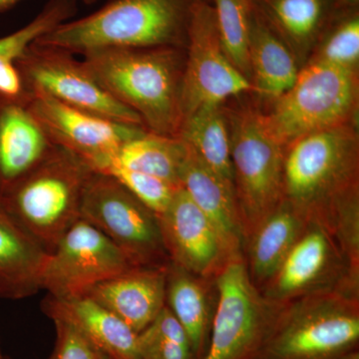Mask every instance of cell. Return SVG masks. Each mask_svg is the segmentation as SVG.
<instances>
[{
	"instance_id": "1",
	"label": "cell",
	"mask_w": 359,
	"mask_h": 359,
	"mask_svg": "<svg viewBox=\"0 0 359 359\" xmlns=\"http://www.w3.org/2000/svg\"><path fill=\"white\" fill-rule=\"evenodd\" d=\"M285 200L306 219L330 229L339 210L359 197L358 125L304 135L285 147Z\"/></svg>"
},
{
	"instance_id": "2",
	"label": "cell",
	"mask_w": 359,
	"mask_h": 359,
	"mask_svg": "<svg viewBox=\"0 0 359 359\" xmlns=\"http://www.w3.org/2000/svg\"><path fill=\"white\" fill-rule=\"evenodd\" d=\"M81 63L151 133L178 137L184 65L176 47L106 49L85 54Z\"/></svg>"
},
{
	"instance_id": "3",
	"label": "cell",
	"mask_w": 359,
	"mask_h": 359,
	"mask_svg": "<svg viewBox=\"0 0 359 359\" xmlns=\"http://www.w3.org/2000/svg\"><path fill=\"white\" fill-rule=\"evenodd\" d=\"M194 0H113L95 13L65 21L34 44L67 53L176 47L187 37Z\"/></svg>"
},
{
	"instance_id": "4",
	"label": "cell",
	"mask_w": 359,
	"mask_h": 359,
	"mask_svg": "<svg viewBox=\"0 0 359 359\" xmlns=\"http://www.w3.org/2000/svg\"><path fill=\"white\" fill-rule=\"evenodd\" d=\"M250 359H359V297L318 292L278 304Z\"/></svg>"
},
{
	"instance_id": "5",
	"label": "cell",
	"mask_w": 359,
	"mask_h": 359,
	"mask_svg": "<svg viewBox=\"0 0 359 359\" xmlns=\"http://www.w3.org/2000/svg\"><path fill=\"white\" fill-rule=\"evenodd\" d=\"M92 170L61 149L0 195L6 209L47 252L80 219L84 185Z\"/></svg>"
},
{
	"instance_id": "6",
	"label": "cell",
	"mask_w": 359,
	"mask_h": 359,
	"mask_svg": "<svg viewBox=\"0 0 359 359\" xmlns=\"http://www.w3.org/2000/svg\"><path fill=\"white\" fill-rule=\"evenodd\" d=\"M358 71L308 62L292 86L262 114L269 131L287 147L304 135L358 125Z\"/></svg>"
},
{
	"instance_id": "7",
	"label": "cell",
	"mask_w": 359,
	"mask_h": 359,
	"mask_svg": "<svg viewBox=\"0 0 359 359\" xmlns=\"http://www.w3.org/2000/svg\"><path fill=\"white\" fill-rule=\"evenodd\" d=\"M228 119L233 191L247 243L285 200V147L266 128L259 111L245 108Z\"/></svg>"
},
{
	"instance_id": "8",
	"label": "cell",
	"mask_w": 359,
	"mask_h": 359,
	"mask_svg": "<svg viewBox=\"0 0 359 359\" xmlns=\"http://www.w3.org/2000/svg\"><path fill=\"white\" fill-rule=\"evenodd\" d=\"M80 218L114 243L134 266H169L157 215L109 175H89Z\"/></svg>"
},
{
	"instance_id": "9",
	"label": "cell",
	"mask_w": 359,
	"mask_h": 359,
	"mask_svg": "<svg viewBox=\"0 0 359 359\" xmlns=\"http://www.w3.org/2000/svg\"><path fill=\"white\" fill-rule=\"evenodd\" d=\"M215 283L218 297L203 359H250L263 342L278 306L250 280L244 255L231 257Z\"/></svg>"
},
{
	"instance_id": "10",
	"label": "cell",
	"mask_w": 359,
	"mask_h": 359,
	"mask_svg": "<svg viewBox=\"0 0 359 359\" xmlns=\"http://www.w3.org/2000/svg\"><path fill=\"white\" fill-rule=\"evenodd\" d=\"M187 39L181 86L183 119L203 108L219 107L233 97L254 92L250 80L224 53L212 4L194 0Z\"/></svg>"
},
{
	"instance_id": "11",
	"label": "cell",
	"mask_w": 359,
	"mask_h": 359,
	"mask_svg": "<svg viewBox=\"0 0 359 359\" xmlns=\"http://www.w3.org/2000/svg\"><path fill=\"white\" fill-rule=\"evenodd\" d=\"M359 297V271L323 226L308 223L276 275L261 290L269 302L283 304L318 292Z\"/></svg>"
},
{
	"instance_id": "12",
	"label": "cell",
	"mask_w": 359,
	"mask_h": 359,
	"mask_svg": "<svg viewBox=\"0 0 359 359\" xmlns=\"http://www.w3.org/2000/svg\"><path fill=\"white\" fill-rule=\"evenodd\" d=\"M132 266L114 243L80 218L47 255L40 287L58 299L77 297Z\"/></svg>"
},
{
	"instance_id": "13",
	"label": "cell",
	"mask_w": 359,
	"mask_h": 359,
	"mask_svg": "<svg viewBox=\"0 0 359 359\" xmlns=\"http://www.w3.org/2000/svg\"><path fill=\"white\" fill-rule=\"evenodd\" d=\"M29 112L47 137L98 173L104 171L126 142L147 132L144 127L112 121L71 107L40 92H34Z\"/></svg>"
},
{
	"instance_id": "14",
	"label": "cell",
	"mask_w": 359,
	"mask_h": 359,
	"mask_svg": "<svg viewBox=\"0 0 359 359\" xmlns=\"http://www.w3.org/2000/svg\"><path fill=\"white\" fill-rule=\"evenodd\" d=\"M18 62L34 92L112 121L144 127L136 113L113 98L66 52L33 44Z\"/></svg>"
},
{
	"instance_id": "15",
	"label": "cell",
	"mask_w": 359,
	"mask_h": 359,
	"mask_svg": "<svg viewBox=\"0 0 359 359\" xmlns=\"http://www.w3.org/2000/svg\"><path fill=\"white\" fill-rule=\"evenodd\" d=\"M157 217L170 263L175 266L194 275L215 278L235 257L214 224L182 187L166 211Z\"/></svg>"
},
{
	"instance_id": "16",
	"label": "cell",
	"mask_w": 359,
	"mask_h": 359,
	"mask_svg": "<svg viewBox=\"0 0 359 359\" xmlns=\"http://www.w3.org/2000/svg\"><path fill=\"white\" fill-rule=\"evenodd\" d=\"M168 266H132L84 294L109 309L139 334L166 306Z\"/></svg>"
},
{
	"instance_id": "17",
	"label": "cell",
	"mask_w": 359,
	"mask_h": 359,
	"mask_svg": "<svg viewBox=\"0 0 359 359\" xmlns=\"http://www.w3.org/2000/svg\"><path fill=\"white\" fill-rule=\"evenodd\" d=\"M42 309L51 320L69 323L97 351L112 359H140L136 332L109 309L86 294L58 299L48 295Z\"/></svg>"
},
{
	"instance_id": "18",
	"label": "cell",
	"mask_w": 359,
	"mask_h": 359,
	"mask_svg": "<svg viewBox=\"0 0 359 359\" xmlns=\"http://www.w3.org/2000/svg\"><path fill=\"white\" fill-rule=\"evenodd\" d=\"M180 185L214 224L231 254L244 255L245 238L233 184L205 166L188 148Z\"/></svg>"
},
{
	"instance_id": "19",
	"label": "cell",
	"mask_w": 359,
	"mask_h": 359,
	"mask_svg": "<svg viewBox=\"0 0 359 359\" xmlns=\"http://www.w3.org/2000/svg\"><path fill=\"white\" fill-rule=\"evenodd\" d=\"M47 255L0 199V299H26L41 290Z\"/></svg>"
},
{
	"instance_id": "20",
	"label": "cell",
	"mask_w": 359,
	"mask_h": 359,
	"mask_svg": "<svg viewBox=\"0 0 359 359\" xmlns=\"http://www.w3.org/2000/svg\"><path fill=\"white\" fill-rule=\"evenodd\" d=\"M250 4L289 47L301 68L311 57L334 7V0H250Z\"/></svg>"
},
{
	"instance_id": "21",
	"label": "cell",
	"mask_w": 359,
	"mask_h": 359,
	"mask_svg": "<svg viewBox=\"0 0 359 359\" xmlns=\"http://www.w3.org/2000/svg\"><path fill=\"white\" fill-rule=\"evenodd\" d=\"M217 297L215 278L194 275L170 263L166 306L186 330L194 359H203L207 353Z\"/></svg>"
},
{
	"instance_id": "22",
	"label": "cell",
	"mask_w": 359,
	"mask_h": 359,
	"mask_svg": "<svg viewBox=\"0 0 359 359\" xmlns=\"http://www.w3.org/2000/svg\"><path fill=\"white\" fill-rule=\"evenodd\" d=\"M49 154L47 136L29 110L16 104L0 112V195Z\"/></svg>"
},
{
	"instance_id": "23",
	"label": "cell",
	"mask_w": 359,
	"mask_h": 359,
	"mask_svg": "<svg viewBox=\"0 0 359 359\" xmlns=\"http://www.w3.org/2000/svg\"><path fill=\"white\" fill-rule=\"evenodd\" d=\"M308 223L287 200L248 238L244 257L252 283L261 292L276 275Z\"/></svg>"
},
{
	"instance_id": "24",
	"label": "cell",
	"mask_w": 359,
	"mask_h": 359,
	"mask_svg": "<svg viewBox=\"0 0 359 359\" xmlns=\"http://www.w3.org/2000/svg\"><path fill=\"white\" fill-rule=\"evenodd\" d=\"M248 53L254 93L266 100H275L287 91L301 70L289 47L254 8L250 14Z\"/></svg>"
},
{
	"instance_id": "25",
	"label": "cell",
	"mask_w": 359,
	"mask_h": 359,
	"mask_svg": "<svg viewBox=\"0 0 359 359\" xmlns=\"http://www.w3.org/2000/svg\"><path fill=\"white\" fill-rule=\"evenodd\" d=\"M178 138L205 166L233 184L230 125L223 106L203 108L187 116Z\"/></svg>"
},
{
	"instance_id": "26",
	"label": "cell",
	"mask_w": 359,
	"mask_h": 359,
	"mask_svg": "<svg viewBox=\"0 0 359 359\" xmlns=\"http://www.w3.org/2000/svg\"><path fill=\"white\" fill-rule=\"evenodd\" d=\"M75 0H51L25 27L0 39V94L8 98L20 95L22 79L15 63L46 33L74 14Z\"/></svg>"
},
{
	"instance_id": "27",
	"label": "cell",
	"mask_w": 359,
	"mask_h": 359,
	"mask_svg": "<svg viewBox=\"0 0 359 359\" xmlns=\"http://www.w3.org/2000/svg\"><path fill=\"white\" fill-rule=\"evenodd\" d=\"M187 154L188 148L178 137L146 132L126 142L109 165L112 163L120 165L181 187L180 175Z\"/></svg>"
},
{
	"instance_id": "28",
	"label": "cell",
	"mask_w": 359,
	"mask_h": 359,
	"mask_svg": "<svg viewBox=\"0 0 359 359\" xmlns=\"http://www.w3.org/2000/svg\"><path fill=\"white\" fill-rule=\"evenodd\" d=\"M308 62L323 63L358 71L359 15L358 11H344L321 33ZM306 62V63H308Z\"/></svg>"
},
{
	"instance_id": "29",
	"label": "cell",
	"mask_w": 359,
	"mask_h": 359,
	"mask_svg": "<svg viewBox=\"0 0 359 359\" xmlns=\"http://www.w3.org/2000/svg\"><path fill=\"white\" fill-rule=\"evenodd\" d=\"M212 6L224 53L250 80V0H212Z\"/></svg>"
},
{
	"instance_id": "30",
	"label": "cell",
	"mask_w": 359,
	"mask_h": 359,
	"mask_svg": "<svg viewBox=\"0 0 359 359\" xmlns=\"http://www.w3.org/2000/svg\"><path fill=\"white\" fill-rule=\"evenodd\" d=\"M101 173L113 177L157 216L166 211L175 193L180 188L158 177L134 171L113 163Z\"/></svg>"
},
{
	"instance_id": "31",
	"label": "cell",
	"mask_w": 359,
	"mask_h": 359,
	"mask_svg": "<svg viewBox=\"0 0 359 359\" xmlns=\"http://www.w3.org/2000/svg\"><path fill=\"white\" fill-rule=\"evenodd\" d=\"M55 325L56 340L48 359H96L99 351L86 337L67 321L52 320Z\"/></svg>"
},
{
	"instance_id": "32",
	"label": "cell",
	"mask_w": 359,
	"mask_h": 359,
	"mask_svg": "<svg viewBox=\"0 0 359 359\" xmlns=\"http://www.w3.org/2000/svg\"><path fill=\"white\" fill-rule=\"evenodd\" d=\"M137 342L140 359H194L190 346L144 332L137 335Z\"/></svg>"
},
{
	"instance_id": "33",
	"label": "cell",
	"mask_w": 359,
	"mask_h": 359,
	"mask_svg": "<svg viewBox=\"0 0 359 359\" xmlns=\"http://www.w3.org/2000/svg\"><path fill=\"white\" fill-rule=\"evenodd\" d=\"M334 7L344 8V11H358L359 0H334Z\"/></svg>"
},
{
	"instance_id": "34",
	"label": "cell",
	"mask_w": 359,
	"mask_h": 359,
	"mask_svg": "<svg viewBox=\"0 0 359 359\" xmlns=\"http://www.w3.org/2000/svg\"><path fill=\"white\" fill-rule=\"evenodd\" d=\"M20 1L21 0H0V13H4Z\"/></svg>"
},
{
	"instance_id": "35",
	"label": "cell",
	"mask_w": 359,
	"mask_h": 359,
	"mask_svg": "<svg viewBox=\"0 0 359 359\" xmlns=\"http://www.w3.org/2000/svg\"><path fill=\"white\" fill-rule=\"evenodd\" d=\"M96 359H112V358H109V356H108L107 354L100 353V351H99L98 355H97Z\"/></svg>"
},
{
	"instance_id": "36",
	"label": "cell",
	"mask_w": 359,
	"mask_h": 359,
	"mask_svg": "<svg viewBox=\"0 0 359 359\" xmlns=\"http://www.w3.org/2000/svg\"><path fill=\"white\" fill-rule=\"evenodd\" d=\"M83 1L85 2V4H93V2H95L96 0H83Z\"/></svg>"
},
{
	"instance_id": "37",
	"label": "cell",
	"mask_w": 359,
	"mask_h": 359,
	"mask_svg": "<svg viewBox=\"0 0 359 359\" xmlns=\"http://www.w3.org/2000/svg\"><path fill=\"white\" fill-rule=\"evenodd\" d=\"M0 359H6L4 358V354L1 353V351H0Z\"/></svg>"
}]
</instances>
